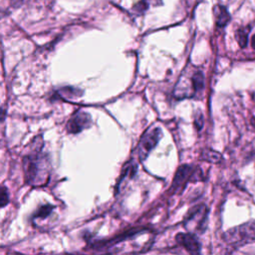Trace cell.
<instances>
[{
    "instance_id": "6da1fadb",
    "label": "cell",
    "mask_w": 255,
    "mask_h": 255,
    "mask_svg": "<svg viewBox=\"0 0 255 255\" xmlns=\"http://www.w3.org/2000/svg\"><path fill=\"white\" fill-rule=\"evenodd\" d=\"M26 181L31 185H43L49 177V160L41 149H35L24 157Z\"/></svg>"
},
{
    "instance_id": "7a4b0ae2",
    "label": "cell",
    "mask_w": 255,
    "mask_h": 255,
    "mask_svg": "<svg viewBox=\"0 0 255 255\" xmlns=\"http://www.w3.org/2000/svg\"><path fill=\"white\" fill-rule=\"evenodd\" d=\"M224 240L229 244H245L255 241V221L234 227L224 234Z\"/></svg>"
},
{
    "instance_id": "3957f363",
    "label": "cell",
    "mask_w": 255,
    "mask_h": 255,
    "mask_svg": "<svg viewBox=\"0 0 255 255\" xmlns=\"http://www.w3.org/2000/svg\"><path fill=\"white\" fill-rule=\"evenodd\" d=\"M202 179V172L199 168H195L192 165L184 164L178 167L170 190L173 192L181 191L188 181H195Z\"/></svg>"
},
{
    "instance_id": "277c9868",
    "label": "cell",
    "mask_w": 255,
    "mask_h": 255,
    "mask_svg": "<svg viewBox=\"0 0 255 255\" xmlns=\"http://www.w3.org/2000/svg\"><path fill=\"white\" fill-rule=\"evenodd\" d=\"M208 209L204 204L194 206L187 215L184 222V226L187 231L191 233L202 232L205 228V223L207 219Z\"/></svg>"
},
{
    "instance_id": "5b68a950",
    "label": "cell",
    "mask_w": 255,
    "mask_h": 255,
    "mask_svg": "<svg viewBox=\"0 0 255 255\" xmlns=\"http://www.w3.org/2000/svg\"><path fill=\"white\" fill-rule=\"evenodd\" d=\"M161 137V129L159 128H153L148 129L141 137L139 141V157L144 159L149 151L156 145L159 138Z\"/></svg>"
},
{
    "instance_id": "8992f818",
    "label": "cell",
    "mask_w": 255,
    "mask_h": 255,
    "mask_svg": "<svg viewBox=\"0 0 255 255\" xmlns=\"http://www.w3.org/2000/svg\"><path fill=\"white\" fill-rule=\"evenodd\" d=\"M92 119L86 112L79 111L74 114L67 124V130L70 133H78L91 126Z\"/></svg>"
},
{
    "instance_id": "52a82bcc",
    "label": "cell",
    "mask_w": 255,
    "mask_h": 255,
    "mask_svg": "<svg viewBox=\"0 0 255 255\" xmlns=\"http://www.w3.org/2000/svg\"><path fill=\"white\" fill-rule=\"evenodd\" d=\"M176 241L189 253H198L200 251V243L198 242L194 233H179L176 236Z\"/></svg>"
},
{
    "instance_id": "ba28073f",
    "label": "cell",
    "mask_w": 255,
    "mask_h": 255,
    "mask_svg": "<svg viewBox=\"0 0 255 255\" xmlns=\"http://www.w3.org/2000/svg\"><path fill=\"white\" fill-rule=\"evenodd\" d=\"M214 16L215 22L218 27H224L230 20V15L225 7L217 5L214 7Z\"/></svg>"
},
{
    "instance_id": "9c48e42d",
    "label": "cell",
    "mask_w": 255,
    "mask_h": 255,
    "mask_svg": "<svg viewBox=\"0 0 255 255\" xmlns=\"http://www.w3.org/2000/svg\"><path fill=\"white\" fill-rule=\"evenodd\" d=\"M201 157L204 159V160H207L209 162H219L220 159H221V154L217 151H214L212 149H204L201 153Z\"/></svg>"
},
{
    "instance_id": "30bf717a",
    "label": "cell",
    "mask_w": 255,
    "mask_h": 255,
    "mask_svg": "<svg viewBox=\"0 0 255 255\" xmlns=\"http://www.w3.org/2000/svg\"><path fill=\"white\" fill-rule=\"evenodd\" d=\"M191 82H192V85H193V88H194L195 91L202 90L203 86H204V76H203V74L200 71L195 72L192 75Z\"/></svg>"
},
{
    "instance_id": "8fae6325",
    "label": "cell",
    "mask_w": 255,
    "mask_h": 255,
    "mask_svg": "<svg viewBox=\"0 0 255 255\" xmlns=\"http://www.w3.org/2000/svg\"><path fill=\"white\" fill-rule=\"evenodd\" d=\"M248 33H249V28H246V27H243V28H239L236 32V38H237V41L240 45V47L244 48L247 44V41H248Z\"/></svg>"
},
{
    "instance_id": "7c38bea8",
    "label": "cell",
    "mask_w": 255,
    "mask_h": 255,
    "mask_svg": "<svg viewBox=\"0 0 255 255\" xmlns=\"http://www.w3.org/2000/svg\"><path fill=\"white\" fill-rule=\"evenodd\" d=\"M54 206L52 205H43L41 206L33 215L34 218H46L48 215L51 214Z\"/></svg>"
},
{
    "instance_id": "4fadbf2b",
    "label": "cell",
    "mask_w": 255,
    "mask_h": 255,
    "mask_svg": "<svg viewBox=\"0 0 255 255\" xmlns=\"http://www.w3.org/2000/svg\"><path fill=\"white\" fill-rule=\"evenodd\" d=\"M156 4L158 5L159 3H161V0H141L140 2L137 3V5L134 7V9H136V12H142L144 10H146L149 7V4Z\"/></svg>"
},
{
    "instance_id": "5bb4252c",
    "label": "cell",
    "mask_w": 255,
    "mask_h": 255,
    "mask_svg": "<svg viewBox=\"0 0 255 255\" xmlns=\"http://www.w3.org/2000/svg\"><path fill=\"white\" fill-rule=\"evenodd\" d=\"M9 202V195L6 187L0 186V207H4Z\"/></svg>"
},
{
    "instance_id": "9a60e30c",
    "label": "cell",
    "mask_w": 255,
    "mask_h": 255,
    "mask_svg": "<svg viewBox=\"0 0 255 255\" xmlns=\"http://www.w3.org/2000/svg\"><path fill=\"white\" fill-rule=\"evenodd\" d=\"M194 125H195V127H196V128H197V129H201L202 125H203V118H202L201 114H199V115L195 118Z\"/></svg>"
},
{
    "instance_id": "2e32d148",
    "label": "cell",
    "mask_w": 255,
    "mask_h": 255,
    "mask_svg": "<svg viewBox=\"0 0 255 255\" xmlns=\"http://www.w3.org/2000/svg\"><path fill=\"white\" fill-rule=\"evenodd\" d=\"M251 45H252V47L255 49V35H253V37H252V39H251Z\"/></svg>"
},
{
    "instance_id": "e0dca14e",
    "label": "cell",
    "mask_w": 255,
    "mask_h": 255,
    "mask_svg": "<svg viewBox=\"0 0 255 255\" xmlns=\"http://www.w3.org/2000/svg\"><path fill=\"white\" fill-rule=\"evenodd\" d=\"M252 125L255 126V118H253V120H252Z\"/></svg>"
}]
</instances>
